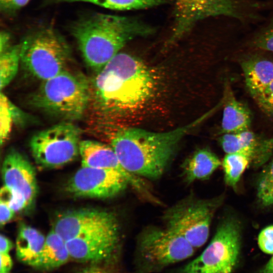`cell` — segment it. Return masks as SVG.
I'll return each mask as SVG.
<instances>
[{
	"label": "cell",
	"mask_w": 273,
	"mask_h": 273,
	"mask_svg": "<svg viewBox=\"0 0 273 273\" xmlns=\"http://www.w3.org/2000/svg\"><path fill=\"white\" fill-rule=\"evenodd\" d=\"M129 186L126 177L115 170L81 166L67 181L66 190L76 197L106 199Z\"/></svg>",
	"instance_id": "obj_10"
},
{
	"label": "cell",
	"mask_w": 273,
	"mask_h": 273,
	"mask_svg": "<svg viewBox=\"0 0 273 273\" xmlns=\"http://www.w3.org/2000/svg\"><path fill=\"white\" fill-rule=\"evenodd\" d=\"M220 200L200 199L189 195L166 209L162 219L165 226L184 237L194 248L207 241L210 226Z\"/></svg>",
	"instance_id": "obj_7"
},
{
	"label": "cell",
	"mask_w": 273,
	"mask_h": 273,
	"mask_svg": "<svg viewBox=\"0 0 273 273\" xmlns=\"http://www.w3.org/2000/svg\"><path fill=\"white\" fill-rule=\"evenodd\" d=\"M61 2H83L115 10H131L149 8L165 3V0H57Z\"/></svg>",
	"instance_id": "obj_24"
},
{
	"label": "cell",
	"mask_w": 273,
	"mask_h": 273,
	"mask_svg": "<svg viewBox=\"0 0 273 273\" xmlns=\"http://www.w3.org/2000/svg\"><path fill=\"white\" fill-rule=\"evenodd\" d=\"M218 142L226 154L242 153L250 159V164L255 167L264 164L273 152V136L261 138L250 129L237 133H224Z\"/></svg>",
	"instance_id": "obj_15"
},
{
	"label": "cell",
	"mask_w": 273,
	"mask_h": 273,
	"mask_svg": "<svg viewBox=\"0 0 273 273\" xmlns=\"http://www.w3.org/2000/svg\"><path fill=\"white\" fill-rule=\"evenodd\" d=\"M154 31L153 27L137 18L101 13L80 20L71 28L84 62L95 73L128 41Z\"/></svg>",
	"instance_id": "obj_3"
},
{
	"label": "cell",
	"mask_w": 273,
	"mask_h": 273,
	"mask_svg": "<svg viewBox=\"0 0 273 273\" xmlns=\"http://www.w3.org/2000/svg\"><path fill=\"white\" fill-rule=\"evenodd\" d=\"M246 88L254 98L273 81V61L251 57L241 63Z\"/></svg>",
	"instance_id": "obj_17"
},
{
	"label": "cell",
	"mask_w": 273,
	"mask_h": 273,
	"mask_svg": "<svg viewBox=\"0 0 273 273\" xmlns=\"http://www.w3.org/2000/svg\"><path fill=\"white\" fill-rule=\"evenodd\" d=\"M254 45L260 49L273 53V24L256 38Z\"/></svg>",
	"instance_id": "obj_29"
},
{
	"label": "cell",
	"mask_w": 273,
	"mask_h": 273,
	"mask_svg": "<svg viewBox=\"0 0 273 273\" xmlns=\"http://www.w3.org/2000/svg\"><path fill=\"white\" fill-rule=\"evenodd\" d=\"M46 237L36 229L25 223L21 224L16 241L17 258L24 264L36 267Z\"/></svg>",
	"instance_id": "obj_18"
},
{
	"label": "cell",
	"mask_w": 273,
	"mask_h": 273,
	"mask_svg": "<svg viewBox=\"0 0 273 273\" xmlns=\"http://www.w3.org/2000/svg\"><path fill=\"white\" fill-rule=\"evenodd\" d=\"M258 244L262 252L273 255V225L261 231L258 236Z\"/></svg>",
	"instance_id": "obj_28"
},
{
	"label": "cell",
	"mask_w": 273,
	"mask_h": 273,
	"mask_svg": "<svg viewBox=\"0 0 273 273\" xmlns=\"http://www.w3.org/2000/svg\"><path fill=\"white\" fill-rule=\"evenodd\" d=\"M13 248V244L11 240L5 235L0 236V253H9Z\"/></svg>",
	"instance_id": "obj_34"
},
{
	"label": "cell",
	"mask_w": 273,
	"mask_h": 273,
	"mask_svg": "<svg viewBox=\"0 0 273 273\" xmlns=\"http://www.w3.org/2000/svg\"><path fill=\"white\" fill-rule=\"evenodd\" d=\"M254 99L260 110L273 118V81Z\"/></svg>",
	"instance_id": "obj_27"
},
{
	"label": "cell",
	"mask_w": 273,
	"mask_h": 273,
	"mask_svg": "<svg viewBox=\"0 0 273 273\" xmlns=\"http://www.w3.org/2000/svg\"><path fill=\"white\" fill-rule=\"evenodd\" d=\"M21 44V63L35 78L44 81L67 69L72 55L64 37L50 27L29 34Z\"/></svg>",
	"instance_id": "obj_5"
},
{
	"label": "cell",
	"mask_w": 273,
	"mask_h": 273,
	"mask_svg": "<svg viewBox=\"0 0 273 273\" xmlns=\"http://www.w3.org/2000/svg\"><path fill=\"white\" fill-rule=\"evenodd\" d=\"M65 241L53 229L46 241L36 268L51 270L64 265L70 259Z\"/></svg>",
	"instance_id": "obj_20"
},
{
	"label": "cell",
	"mask_w": 273,
	"mask_h": 273,
	"mask_svg": "<svg viewBox=\"0 0 273 273\" xmlns=\"http://www.w3.org/2000/svg\"><path fill=\"white\" fill-rule=\"evenodd\" d=\"M0 54V88L2 90L18 72L21 62V44L11 46Z\"/></svg>",
	"instance_id": "obj_22"
},
{
	"label": "cell",
	"mask_w": 273,
	"mask_h": 273,
	"mask_svg": "<svg viewBox=\"0 0 273 273\" xmlns=\"http://www.w3.org/2000/svg\"><path fill=\"white\" fill-rule=\"evenodd\" d=\"M78 273H114L107 267L101 265L100 263H93V265L86 267Z\"/></svg>",
	"instance_id": "obj_33"
},
{
	"label": "cell",
	"mask_w": 273,
	"mask_h": 273,
	"mask_svg": "<svg viewBox=\"0 0 273 273\" xmlns=\"http://www.w3.org/2000/svg\"><path fill=\"white\" fill-rule=\"evenodd\" d=\"M0 201L9 205L15 212L20 211L29 206L25 198L5 185L0 192Z\"/></svg>",
	"instance_id": "obj_26"
},
{
	"label": "cell",
	"mask_w": 273,
	"mask_h": 273,
	"mask_svg": "<svg viewBox=\"0 0 273 273\" xmlns=\"http://www.w3.org/2000/svg\"><path fill=\"white\" fill-rule=\"evenodd\" d=\"M174 23L167 44L181 38L199 20L221 15L235 16L232 0H173Z\"/></svg>",
	"instance_id": "obj_11"
},
{
	"label": "cell",
	"mask_w": 273,
	"mask_h": 273,
	"mask_svg": "<svg viewBox=\"0 0 273 273\" xmlns=\"http://www.w3.org/2000/svg\"><path fill=\"white\" fill-rule=\"evenodd\" d=\"M28 116L14 105L2 92L0 95V142L2 146L8 140L14 124L24 125Z\"/></svg>",
	"instance_id": "obj_21"
},
{
	"label": "cell",
	"mask_w": 273,
	"mask_h": 273,
	"mask_svg": "<svg viewBox=\"0 0 273 273\" xmlns=\"http://www.w3.org/2000/svg\"><path fill=\"white\" fill-rule=\"evenodd\" d=\"M256 192L262 206H273V159L260 172L256 181Z\"/></svg>",
	"instance_id": "obj_25"
},
{
	"label": "cell",
	"mask_w": 273,
	"mask_h": 273,
	"mask_svg": "<svg viewBox=\"0 0 273 273\" xmlns=\"http://www.w3.org/2000/svg\"><path fill=\"white\" fill-rule=\"evenodd\" d=\"M92 118L105 120L135 112L153 97L154 74L144 62L119 52L90 80Z\"/></svg>",
	"instance_id": "obj_1"
},
{
	"label": "cell",
	"mask_w": 273,
	"mask_h": 273,
	"mask_svg": "<svg viewBox=\"0 0 273 273\" xmlns=\"http://www.w3.org/2000/svg\"><path fill=\"white\" fill-rule=\"evenodd\" d=\"M10 35L6 31H2L0 33V53L4 52L10 46Z\"/></svg>",
	"instance_id": "obj_35"
},
{
	"label": "cell",
	"mask_w": 273,
	"mask_h": 273,
	"mask_svg": "<svg viewBox=\"0 0 273 273\" xmlns=\"http://www.w3.org/2000/svg\"><path fill=\"white\" fill-rule=\"evenodd\" d=\"M0 273H8L12 268L13 261L9 253H0Z\"/></svg>",
	"instance_id": "obj_32"
},
{
	"label": "cell",
	"mask_w": 273,
	"mask_h": 273,
	"mask_svg": "<svg viewBox=\"0 0 273 273\" xmlns=\"http://www.w3.org/2000/svg\"><path fill=\"white\" fill-rule=\"evenodd\" d=\"M4 185L23 196L28 205L34 201L37 191L34 169L29 161L16 150L6 154L2 167Z\"/></svg>",
	"instance_id": "obj_14"
},
{
	"label": "cell",
	"mask_w": 273,
	"mask_h": 273,
	"mask_svg": "<svg viewBox=\"0 0 273 273\" xmlns=\"http://www.w3.org/2000/svg\"><path fill=\"white\" fill-rule=\"evenodd\" d=\"M81 129L65 121L40 130L31 138L30 150L37 165L55 168L74 160L79 155Z\"/></svg>",
	"instance_id": "obj_8"
},
{
	"label": "cell",
	"mask_w": 273,
	"mask_h": 273,
	"mask_svg": "<svg viewBox=\"0 0 273 273\" xmlns=\"http://www.w3.org/2000/svg\"><path fill=\"white\" fill-rule=\"evenodd\" d=\"M138 252L147 271L161 269L192 256L194 248L184 237L165 226H150L140 235Z\"/></svg>",
	"instance_id": "obj_9"
},
{
	"label": "cell",
	"mask_w": 273,
	"mask_h": 273,
	"mask_svg": "<svg viewBox=\"0 0 273 273\" xmlns=\"http://www.w3.org/2000/svg\"><path fill=\"white\" fill-rule=\"evenodd\" d=\"M241 233L237 219L231 216L223 219L203 252L179 273H232L239 260Z\"/></svg>",
	"instance_id": "obj_6"
},
{
	"label": "cell",
	"mask_w": 273,
	"mask_h": 273,
	"mask_svg": "<svg viewBox=\"0 0 273 273\" xmlns=\"http://www.w3.org/2000/svg\"><path fill=\"white\" fill-rule=\"evenodd\" d=\"M258 273H273V256Z\"/></svg>",
	"instance_id": "obj_36"
},
{
	"label": "cell",
	"mask_w": 273,
	"mask_h": 273,
	"mask_svg": "<svg viewBox=\"0 0 273 273\" xmlns=\"http://www.w3.org/2000/svg\"><path fill=\"white\" fill-rule=\"evenodd\" d=\"M90 80L82 73L67 69L42 81L30 97L36 109L65 121L81 118L88 109Z\"/></svg>",
	"instance_id": "obj_4"
},
{
	"label": "cell",
	"mask_w": 273,
	"mask_h": 273,
	"mask_svg": "<svg viewBox=\"0 0 273 273\" xmlns=\"http://www.w3.org/2000/svg\"><path fill=\"white\" fill-rule=\"evenodd\" d=\"M221 164L217 156L210 150L199 149L182 163V175L189 184L198 180H206Z\"/></svg>",
	"instance_id": "obj_16"
},
{
	"label": "cell",
	"mask_w": 273,
	"mask_h": 273,
	"mask_svg": "<svg viewBox=\"0 0 273 273\" xmlns=\"http://www.w3.org/2000/svg\"><path fill=\"white\" fill-rule=\"evenodd\" d=\"M120 227L98 231L65 242L71 258L80 262L100 263L117 251Z\"/></svg>",
	"instance_id": "obj_13"
},
{
	"label": "cell",
	"mask_w": 273,
	"mask_h": 273,
	"mask_svg": "<svg viewBox=\"0 0 273 273\" xmlns=\"http://www.w3.org/2000/svg\"><path fill=\"white\" fill-rule=\"evenodd\" d=\"M250 164L249 157L242 153H228L221 165L224 170L225 184L235 188L247 167Z\"/></svg>",
	"instance_id": "obj_23"
},
{
	"label": "cell",
	"mask_w": 273,
	"mask_h": 273,
	"mask_svg": "<svg viewBox=\"0 0 273 273\" xmlns=\"http://www.w3.org/2000/svg\"><path fill=\"white\" fill-rule=\"evenodd\" d=\"M228 97L223 108L221 133H237L249 129L252 121L250 109L231 94Z\"/></svg>",
	"instance_id": "obj_19"
},
{
	"label": "cell",
	"mask_w": 273,
	"mask_h": 273,
	"mask_svg": "<svg viewBox=\"0 0 273 273\" xmlns=\"http://www.w3.org/2000/svg\"><path fill=\"white\" fill-rule=\"evenodd\" d=\"M118 226V220L113 213L99 209L83 208L60 214L53 229L66 242Z\"/></svg>",
	"instance_id": "obj_12"
},
{
	"label": "cell",
	"mask_w": 273,
	"mask_h": 273,
	"mask_svg": "<svg viewBox=\"0 0 273 273\" xmlns=\"http://www.w3.org/2000/svg\"><path fill=\"white\" fill-rule=\"evenodd\" d=\"M201 121L165 132L121 127L107 133V144L127 171L143 179H157L165 171L182 139Z\"/></svg>",
	"instance_id": "obj_2"
},
{
	"label": "cell",
	"mask_w": 273,
	"mask_h": 273,
	"mask_svg": "<svg viewBox=\"0 0 273 273\" xmlns=\"http://www.w3.org/2000/svg\"><path fill=\"white\" fill-rule=\"evenodd\" d=\"M8 273H10V272H8Z\"/></svg>",
	"instance_id": "obj_37"
},
{
	"label": "cell",
	"mask_w": 273,
	"mask_h": 273,
	"mask_svg": "<svg viewBox=\"0 0 273 273\" xmlns=\"http://www.w3.org/2000/svg\"><path fill=\"white\" fill-rule=\"evenodd\" d=\"M29 0H0L1 10L4 12L15 11L25 6Z\"/></svg>",
	"instance_id": "obj_30"
},
{
	"label": "cell",
	"mask_w": 273,
	"mask_h": 273,
	"mask_svg": "<svg viewBox=\"0 0 273 273\" xmlns=\"http://www.w3.org/2000/svg\"><path fill=\"white\" fill-rule=\"evenodd\" d=\"M15 211L7 204L0 201V222L2 226L10 221L14 217Z\"/></svg>",
	"instance_id": "obj_31"
}]
</instances>
